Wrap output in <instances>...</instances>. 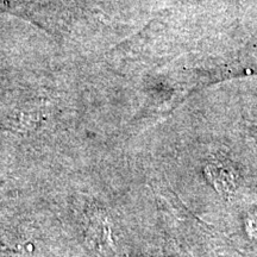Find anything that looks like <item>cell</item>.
<instances>
[{
	"label": "cell",
	"mask_w": 257,
	"mask_h": 257,
	"mask_svg": "<svg viewBox=\"0 0 257 257\" xmlns=\"http://www.w3.org/2000/svg\"><path fill=\"white\" fill-rule=\"evenodd\" d=\"M211 185L224 197L232 194L237 187V175L230 167L224 165H208L205 169Z\"/></svg>",
	"instance_id": "cell-1"
}]
</instances>
